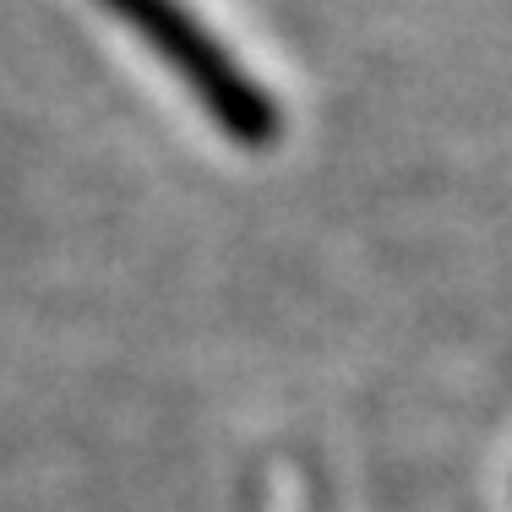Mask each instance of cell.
<instances>
[{"mask_svg": "<svg viewBox=\"0 0 512 512\" xmlns=\"http://www.w3.org/2000/svg\"><path fill=\"white\" fill-rule=\"evenodd\" d=\"M115 22H126L148 50L186 82V93L197 99L213 126L224 131L235 148H273L284 115H278L273 93L224 50L213 28L186 6V0H99Z\"/></svg>", "mask_w": 512, "mask_h": 512, "instance_id": "obj_1", "label": "cell"}]
</instances>
